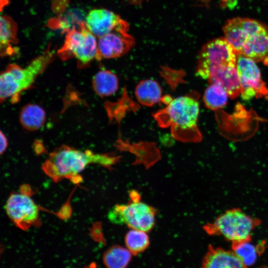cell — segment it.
<instances>
[{
  "instance_id": "6da1fadb",
  "label": "cell",
  "mask_w": 268,
  "mask_h": 268,
  "mask_svg": "<svg viewBox=\"0 0 268 268\" xmlns=\"http://www.w3.org/2000/svg\"><path fill=\"white\" fill-rule=\"evenodd\" d=\"M119 159L118 156L109 153L81 150L62 145L49 154L42 168L48 176L58 182L63 179H73L90 164H96L110 168Z\"/></svg>"
},
{
  "instance_id": "7a4b0ae2",
  "label": "cell",
  "mask_w": 268,
  "mask_h": 268,
  "mask_svg": "<svg viewBox=\"0 0 268 268\" xmlns=\"http://www.w3.org/2000/svg\"><path fill=\"white\" fill-rule=\"evenodd\" d=\"M237 54L268 64V27L255 19L235 17L226 32Z\"/></svg>"
},
{
  "instance_id": "3957f363",
  "label": "cell",
  "mask_w": 268,
  "mask_h": 268,
  "mask_svg": "<svg viewBox=\"0 0 268 268\" xmlns=\"http://www.w3.org/2000/svg\"><path fill=\"white\" fill-rule=\"evenodd\" d=\"M54 57L50 49L32 60L25 67L9 64L0 72V103L10 99L15 103L22 93L30 89L37 77L42 73Z\"/></svg>"
},
{
  "instance_id": "277c9868",
  "label": "cell",
  "mask_w": 268,
  "mask_h": 268,
  "mask_svg": "<svg viewBox=\"0 0 268 268\" xmlns=\"http://www.w3.org/2000/svg\"><path fill=\"white\" fill-rule=\"evenodd\" d=\"M260 222L240 209L233 208L204 225L203 229L209 235L222 236L232 244L237 243L251 241V232Z\"/></svg>"
},
{
  "instance_id": "5b68a950",
  "label": "cell",
  "mask_w": 268,
  "mask_h": 268,
  "mask_svg": "<svg viewBox=\"0 0 268 268\" xmlns=\"http://www.w3.org/2000/svg\"><path fill=\"white\" fill-rule=\"evenodd\" d=\"M131 201L127 204H116L109 211L108 218L116 224H125L131 229L148 232L155 225L156 210L141 201L135 191L130 193Z\"/></svg>"
},
{
  "instance_id": "8992f818",
  "label": "cell",
  "mask_w": 268,
  "mask_h": 268,
  "mask_svg": "<svg viewBox=\"0 0 268 268\" xmlns=\"http://www.w3.org/2000/svg\"><path fill=\"white\" fill-rule=\"evenodd\" d=\"M78 27L73 26L67 32L63 46L58 51L62 60L75 58L78 67H86L94 59L97 51L96 37L82 21L77 22Z\"/></svg>"
},
{
  "instance_id": "52a82bcc",
  "label": "cell",
  "mask_w": 268,
  "mask_h": 268,
  "mask_svg": "<svg viewBox=\"0 0 268 268\" xmlns=\"http://www.w3.org/2000/svg\"><path fill=\"white\" fill-rule=\"evenodd\" d=\"M200 113L199 103L196 99L189 96L177 97L168 105L156 114L157 121L164 126L172 125L174 128L183 130L197 128Z\"/></svg>"
},
{
  "instance_id": "ba28073f",
  "label": "cell",
  "mask_w": 268,
  "mask_h": 268,
  "mask_svg": "<svg viewBox=\"0 0 268 268\" xmlns=\"http://www.w3.org/2000/svg\"><path fill=\"white\" fill-rule=\"evenodd\" d=\"M237 56L236 51L224 37L212 39L206 43L199 53L196 73L204 79L210 67L236 64Z\"/></svg>"
},
{
  "instance_id": "9c48e42d",
  "label": "cell",
  "mask_w": 268,
  "mask_h": 268,
  "mask_svg": "<svg viewBox=\"0 0 268 268\" xmlns=\"http://www.w3.org/2000/svg\"><path fill=\"white\" fill-rule=\"evenodd\" d=\"M129 29L128 22L121 19L112 30L98 38L96 59L119 58L127 53L135 44Z\"/></svg>"
},
{
  "instance_id": "30bf717a",
  "label": "cell",
  "mask_w": 268,
  "mask_h": 268,
  "mask_svg": "<svg viewBox=\"0 0 268 268\" xmlns=\"http://www.w3.org/2000/svg\"><path fill=\"white\" fill-rule=\"evenodd\" d=\"M236 66L240 81V93L244 100L268 95V88L262 79L260 69L254 60L237 54Z\"/></svg>"
},
{
  "instance_id": "8fae6325",
  "label": "cell",
  "mask_w": 268,
  "mask_h": 268,
  "mask_svg": "<svg viewBox=\"0 0 268 268\" xmlns=\"http://www.w3.org/2000/svg\"><path fill=\"white\" fill-rule=\"evenodd\" d=\"M6 214L18 228L26 230L38 222L39 208L30 197L24 193H12L5 204Z\"/></svg>"
},
{
  "instance_id": "7c38bea8",
  "label": "cell",
  "mask_w": 268,
  "mask_h": 268,
  "mask_svg": "<svg viewBox=\"0 0 268 268\" xmlns=\"http://www.w3.org/2000/svg\"><path fill=\"white\" fill-rule=\"evenodd\" d=\"M236 64L213 66L208 69L204 79L209 84L221 87L231 98L237 97L240 93V85Z\"/></svg>"
},
{
  "instance_id": "4fadbf2b",
  "label": "cell",
  "mask_w": 268,
  "mask_h": 268,
  "mask_svg": "<svg viewBox=\"0 0 268 268\" xmlns=\"http://www.w3.org/2000/svg\"><path fill=\"white\" fill-rule=\"evenodd\" d=\"M9 0H0V58L11 57L18 53V25L9 15L2 13Z\"/></svg>"
},
{
  "instance_id": "5bb4252c",
  "label": "cell",
  "mask_w": 268,
  "mask_h": 268,
  "mask_svg": "<svg viewBox=\"0 0 268 268\" xmlns=\"http://www.w3.org/2000/svg\"><path fill=\"white\" fill-rule=\"evenodd\" d=\"M121 19L112 11L97 8L89 12L85 23L89 31L98 38L112 30Z\"/></svg>"
},
{
  "instance_id": "9a60e30c",
  "label": "cell",
  "mask_w": 268,
  "mask_h": 268,
  "mask_svg": "<svg viewBox=\"0 0 268 268\" xmlns=\"http://www.w3.org/2000/svg\"><path fill=\"white\" fill-rule=\"evenodd\" d=\"M201 267L205 268H246L242 262L232 251L209 245L204 255Z\"/></svg>"
},
{
  "instance_id": "2e32d148",
  "label": "cell",
  "mask_w": 268,
  "mask_h": 268,
  "mask_svg": "<svg viewBox=\"0 0 268 268\" xmlns=\"http://www.w3.org/2000/svg\"><path fill=\"white\" fill-rule=\"evenodd\" d=\"M46 116L45 110L40 106L28 104L20 112L19 122L22 127L28 131H35L44 124Z\"/></svg>"
},
{
  "instance_id": "e0dca14e",
  "label": "cell",
  "mask_w": 268,
  "mask_h": 268,
  "mask_svg": "<svg viewBox=\"0 0 268 268\" xmlns=\"http://www.w3.org/2000/svg\"><path fill=\"white\" fill-rule=\"evenodd\" d=\"M92 86L99 96L108 97L115 93L118 89V79L111 71L102 69L98 71L92 79Z\"/></svg>"
},
{
  "instance_id": "ac0fdd59",
  "label": "cell",
  "mask_w": 268,
  "mask_h": 268,
  "mask_svg": "<svg viewBox=\"0 0 268 268\" xmlns=\"http://www.w3.org/2000/svg\"><path fill=\"white\" fill-rule=\"evenodd\" d=\"M162 89L159 84L152 79L141 81L136 86L135 95L138 101L146 106H152L161 99Z\"/></svg>"
},
{
  "instance_id": "d6986e66",
  "label": "cell",
  "mask_w": 268,
  "mask_h": 268,
  "mask_svg": "<svg viewBox=\"0 0 268 268\" xmlns=\"http://www.w3.org/2000/svg\"><path fill=\"white\" fill-rule=\"evenodd\" d=\"M132 255L127 248L114 245L104 253L103 262L108 268H124L130 263Z\"/></svg>"
},
{
  "instance_id": "ffe728a7",
  "label": "cell",
  "mask_w": 268,
  "mask_h": 268,
  "mask_svg": "<svg viewBox=\"0 0 268 268\" xmlns=\"http://www.w3.org/2000/svg\"><path fill=\"white\" fill-rule=\"evenodd\" d=\"M125 242L126 248L134 256L144 252L150 244L146 232L135 229H132L127 232Z\"/></svg>"
},
{
  "instance_id": "44dd1931",
  "label": "cell",
  "mask_w": 268,
  "mask_h": 268,
  "mask_svg": "<svg viewBox=\"0 0 268 268\" xmlns=\"http://www.w3.org/2000/svg\"><path fill=\"white\" fill-rule=\"evenodd\" d=\"M228 97L227 93L221 87L215 84H210L204 91L203 100L207 108L216 110L226 105Z\"/></svg>"
},
{
  "instance_id": "7402d4cb",
  "label": "cell",
  "mask_w": 268,
  "mask_h": 268,
  "mask_svg": "<svg viewBox=\"0 0 268 268\" xmlns=\"http://www.w3.org/2000/svg\"><path fill=\"white\" fill-rule=\"evenodd\" d=\"M250 242L232 244V251L245 267L253 264L257 259V248L251 244Z\"/></svg>"
},
{
  "instance_id": "603a6c76",
  "label": "cell",
  "mask_w": 268,
  "mask_h": 268,
  "mask_svg": "<svg viewBox=\"0 0 268 268\" xmlns=\"http://www.w3.org/2000/svg\"><path fill=\"white\" fill-rule=\"evenodd\" d=\"M8 146V140L3 132L0 130V155L3 154Z\"/></svg>"
},
{
  "instance_id": "cb8c5ba5",
  "label": "cell",
  "mask_w": 268,
  "mask_h": 268,
  "mask_svg": "<svg viewBox=\"0 0 268 268\" xmlns=\"http://www.w3.org/2000/svg\"><path fill=\"white\" fill-rule=\"evenodd\" d=\"M146 0L148 1L149 0H126V1L130 4L135 5V6H140L141 5L142 2Z\"/></svg>"
},
{
  "instance_id": "d4e9b609",
  "label": "cell",
  "mask_w": 268,
  "mask_h": 268,
  "mask_svg": "<svg viewBox=\"0 0 268 268\" xmlns=\"http://www.w3.org/2000/svg\"><path fill=\"white\" fill-rule=\"evenodd\" d=\"M267 97V99H268V96H267V97Z\"/></svg>"
}]
</instances>
